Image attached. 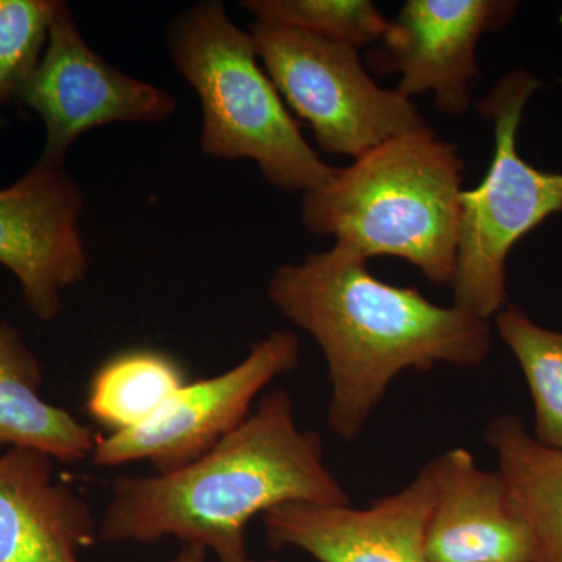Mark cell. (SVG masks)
<instances>
[{
    "mask_svg": "<svg viewBox=\"0 0 562 562\" xmlns=\"http://www.w3.org/2000/svg\"><path fill=\"white\" fill-rule=\"evenodd\" d=\"M268 295L321 347L331 384L328 427L344 441L360 436L395 376L438 364L475 368L492 347L490 321L384 283L341 244L280 266Z\"/></svg>",
    "mask_w": 562,
    "mask_h": 562,
    "instance_id": "6da1fadb",
    "label": "cell"
},
{
    "mask_svg": "<svg viewBox=\"0 0 562 562\" xmlns=\"http://www.w3.org/2000/svg\"><path fill=\"white\" fill-rule=\"evenodd\" d=\"M99 522L101 542L201 547L217 562H254L247 525L286 503L350 505L324 461L319 435L303 431L284 391L268 392L239 427L201 458L168 473L120 476Z\"/></svg>",
    "mask_w": 562,
    "mask_h": 562,
    "instance_id": "7a4b0ae2",
    "label": "cell"
},
{
    "mask_svg": "<svg viewBox=\"0 0 562 562\" xmlns=\"http://www.w3.org/2000/svg\"><path fill=\"white\" fill-rule=\"evenodd\" d=\"M464 161L427 125L403 132L335 168L305 192L302 220L366 260L401 258L435 284H452Z\"/></svg>",
    "mask_w": 562,
    "mask_h": 562,
    "instance_id": "3957f363",
    "label": "cell"
},
{
    "mask_svg": "<svg viewBox=\"0 0 562 562\" xmlns=\"http://www.w3.org/2000/svg\"><path fill=\"white\" fill-rule=\"evenodd\" d=\"M168 46L177 72L203 109L201 147L211 157L254 160L284 191L316 190L335 168L321 160L260 65L251 33L233 24L216 0L172 21Z\"/></svg>",
    "mask_w": 562,
    "mask_h": 562,
    "instance_id": "277c9868",
    "label": "cell"
},
{
    "mask_svg": "<svg viewBox=\"0 0 562 562\" xmlns=\"http://www.w3.org/2000/svg\"><path fill=\"white\" fill-rule=\"evenodd\" d=\"M539 87L528 70H513L479 103L494 125V155L482 183L462 191L452 288L454 306L487 321L508 305L506 260L514 244L562 211V173L528 165L517 150L525 106Z\"/></svg>",
    "mask_w": 562,
    "mask_h": 562,
    "instance_id": "5b68a950",
    "label": "cell"
},
{
    "mask_svg": "<svg viewBox=\"0 0 562 562\" xmlns=\"http://www.w3.org/2000/svg\"><path fill=\"white\" fill-rule=\"evenodd\" d=\"M250 33L281 98L313 128L322 149L355 160L427 125L412 98L371 79L355 47L258 21Z\"/></svg>",
    "mask_w": 562,
    "mask_h": 562,
    "instance_id": "8992f818",
    "label": "cell"
},
{
    "mask_svg": "<svg viewBox=\"0 0 562 562\" xmlns=\"http://www.w3.org/2000/svg\"><path fill=\"white\" fill-rule=\"evenodd\" d=\"M299 366V336L292 331H273L254 344L249 355L235 368L183 384L138 427L99 436L91 461L99 468L147 461L157 473L177 471L239 427L249 417L258 394Z\"/></svg>",
    "mask_w": 562,
    "mask_h": 562,
    "instance_id": "52a82bcc",
    "label": "cell"
},
{
    "mask_svg": "<svg viewBox=\"0 0 562 562\" xmlns=\"http://www.w3.org/2000/svg\"><path fill=\"white\" fill-rule=\"evenodd\" d=\"M16 103L33 111L46 128L40 160L63 165L74 140L116 122H161L176 110L168 91L133 79L109 65L80 35L61 2L46 50Z\"/></svg>",
    "mask_w": 562,
    "mask_h": 562,
    "instance_id": "ba28073f",
    "label": "cell"
},
{
    "mask_svg": "<svg viewBox=\"0 0 562 562\" xmlns=\"http://www.w3.org/2000/svg\"><path fill=\"white\" fill-rule=\"evenodd\" d=\"M81 205L83 195L63 165L43 160L0 190V265L16 277L25 305L40 321H54L63 291L87 273Z\"/></svg>",
    "mask_w": 562,
    "mask_h": 562,
    "instance_id": "9c48e42d",
    "label": "cell"
},
{
    "mask_svg": "<svg viewBox=\"0 0 562 562\" xmlns=\"http://www.w3.org/2000/svg\"><path fill=\"white\" fill-rule=\"evenodd\" d=\"M514 13L516 3L508 0H408L387 21L372 66L380 74H401L395 90L406 98L431 92L442 113H465L479 77L476 46Z\"/></svg>",
    "mask_w": 562,
    "mask_h": 562,
    "instance_id": "30bf717a",
    "label": "cell"
},
{
    "mask_svg": "<svg viewBox=\"0 0 562 562\" xmlns=\"http://www.w3.org/2000/svg\"><path fill=\"white\" fill-rule=\"evenodd\" d=\"M435 498L428 462L408 486L368 508L286 503L261 519L271 549H299L317 562H430L425 530Z\"/></svg>",
    "mask_w": 562,
    "mask_h": 562,
    "instance_id": "8fae6325",
    "label": "cell"
},
{
    "mask_svg": "<svg viewBox=\"0 0 562 562\" xmlns=\"http://www.w3.org/2000/svg\"><path fill=\"white\" fill-rule=\"evenodd\" d=\"M436 498L425 552L430 562H535L530 524L501 472L484 471L465 449L430 461Z\"/></svg>",
    "mask_w": 562,
    "mask_h": 562,
    "instance_id": "7c38bea8",
    "label": "cell"
},
{
    "mask_svg": "<svg viewBox=\"0 0 562 562\" xmlns=\"http://www.w3.org/2000/svg\"><path fill=\"white\" fill-rule=\"evenodd\" d=\"M98 532L90 505L55 479L50 457L0 454V562H81Z\"/></svg>",
    "mask_w": 562,
    "mask_h": 562,
    "instance_id": "4fadbf2b",
    "label": "cell"
},
{
    "mask_svg": "<svg viewBox=\"0 0 562 562\" xmlns=\"http://www.w3.org/2000/svg\"><path fill=\"white\" fill-rule=\"evenodd\" d=\"M41 384L38 358L16 328L0 322V447L36 450L63 462L91 458L99 435L44 401Z\"/></svg>",
    "mask_w": 562,
    "mask_h": 562,
    "instance_id": "5bb4252c",
    "label": "cell"
},
{
    "mask_svg": "<svg viewBox=\"0 0 562 562\" xmlns=\"http://www.w3.org/2000/svg\"><path fill=\"white\" fill-rule=\"evenodd\" d=\"M484 441L530 524L535 562H562V450L536 441L517 416L492 419Z\"/></svg>",
    "mask_w": 562,
    "mask_h": 562,
    "instance_id": "9a60e30c",
    "label": "cell"
},
{
    "mask_svg": "<svg viewBox=\"0 0 562 562\" xmlns=\"http://www.w3.org/2000/svg\"><path fill=\"white\" fill-rule=\"evenodd\" d=\"M188 383L187 373L165 351L128 349L109 358L88 384V416L111 432L132 430L150 419Z\"/></svg>",
    "mask_w": 562,
    "mask_h": 562,
    "instance_id": "2e32d148",
    "label": "cell"
},
{
    "mask_svg": "<svg viewBox=\"0 0 562 562\" xmlns=\"http://www.w3.org/2000/svg\"><path fill=\"white\" fill-rule=\"evenodd\" d=\"M495 327L530 387L532 438L549 449L562 450V333L541 327L516 305H506L495 316Z\"/></svg>",
    "mask_w": 562,
    "mask_h": 562,
    "instance_id": "e0dca14e",
    "label": "cell"
},
{
    "mask_svg": "<svg viewBox=\"0 0 562 562\" xmlns=\"http://www.w3.org/2000/svg\"><path fill=\"white\" fill-rule=\"evenodd\" d=\"M255 21L360 49L379 43L387 20L369 0H249Z\"/></svg>",
    "mask_w": 562,
    "mask_h": 562,
    "instance_id": "ac0fdd59",
    "label": "cell"
},
{
    "mask_svg": "<svg viewBox=\"0 0 562 562\" xmlns=\"http://www.w3.org/2000/svg\"><path fill=\"white\" fill-rule=\"evenodd\" d=\"M58 0H0V106L18 92L46 50Z\"/></svg>",
    "mask_w": 562,
    "mask_h": 562,
    "instance_id": "d6986e66",
    "label": "cell"
},
{
    "mask_svg": "<svg viewBox=\"0 0 562 562\" xmlns=\"http://www.w3.org/2000/svg\"><path fill=\"white\" fill-rule=\"evenodd\" d=\"M206 552L201 547L181 546L179 553L166 562H205Z\"/></svg>",
    "mask_w": 562,
    "mask_h": 562,
    "instance_id": "ffe728a7",
    "label": "cell"
},
{
    "mask_svg": "<svg viewBox=\"0 0 562 562\" xmlns=\"http://www.w3.org/2000/svg\"><path fill=\"white\" fill-rule=\"evenodd\" d=\"M3 120H5V117L0 116V125H2V124H3Z\"/></svg>",
    "mask_w": 562,
    "mask_h": 562,
    "instance_id": "44dd1931",
    "label": "cell"
}]
</instances>
